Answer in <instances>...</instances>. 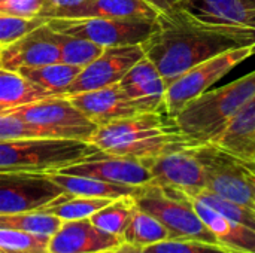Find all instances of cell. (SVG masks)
<instances>
[{
  "label": "cell",
  "mask_w": 255,
  "mask_h": 253,
  "mask_svg": "<svg viewBox=\"0 0 255 253\" xmlns=\"http://www.w3.org/2000/svg\"><path fill=\"white\" fill-rule=\"evenodd\" d=\"M254 42L253 36L197 25L173 12L158 15L157 27L142 48L169 86L199 63Z\"/></svg>",
  "instance_id": "obj_1"
},
{
  "label": "cell",
  "mask_w": 255,
  "mask_h": 253,
  "mask_svg": "<svg viewBox=\"0 0 255 253\" xmlns=\"http://www.w3.org/2000/svg\"><path fill=\"white\" fill-rule=\"evenodd\" d=\"M102 152L137 160L200 146L167 112H145L97 127L90 140Z\"/></svg>",
  "instance_id": "obj_2"
},
{
  "label": "cell",
  "mask_w": 255,
  "mask_h": 253,
  "mask_svg": "<svg viewBox=\"0 0 255 253\" xmlns=\"http://www.w3.org/2000/svg\"><path fill=\"white\" fill-rule=\"evenodd\" d=\"M255 95V70L188 101L175 119L185 136L199 145L212 143L238 112Z\"/></svg>",
  "instance_id": "obj_3"
},
{
  "label": "cell",
  "mask_w": 255,
  "mask_h": 253,
  "mask_svg": "<svg viewBox=\"0 0 255 253\" xmlns=\"http://www.w3.org/2000/svg\"><path fill=\"white\" fill-rule=\"evenodd\" d=\"M91 142L70 139H18L0 142V171L54 173L96 154Z\"/></svg>",
  "instance_id": "obj_4"
},
{
  "label": "cell",
  "mask_w": 255,
  "mask_h": 253,
  "mask_svg": "<svg viewBox=\"0 0 255 253\" xmlns=\"http://www.w3.org/2000/svg\"><path fill=\"white\" fill-rule=\"evenodd\" d=\"M206 170V189L255 213V161L212 143L196 148Z\"/></svg>",
  "instance_id": "obj_5"
},
{
  "label": "cell",
  "mask_w": 255,
  "mask_h": 253,
  "mask_svg": "<svg viewBox=\"0 0 255 253\" xmlns=\"http://www.w3.org/2000/svg\"><path fill=\"white\" fill-rule=\"evenodd\" d=\"M137 209L152 215L172 234V239L200 240L218 245L215 236L196 213L191 198L175 189L149 183L134 197Z\"/></svg>",
  "instance_id": "obj_6"
},
{
  "label": "cell",
  "mask_w": 255,
  "mask_h": 253,
  "mask_svg": "<svg viewBox=\"0 0 255 253\" xmlns=\"http://www.w3.org/2000/svg\"><path fill=\"white\" fill-rule=\"evenodd\" d=\"M6 113H13L25 122L36 125L48 139L90 142L97 130V125L76 109L66 95L45 97Z\"/></svg>",
  "instance_id": "obj_7"
},
{
  "label": "cell",
  "mask_w": 255,
  "mask_h": 253,
  "mask_svg": "<svg viewBox=\"0 0 255 253\" xmlns=\"http://www.w3.org/2000/svg\"><path fill=\"white\" fill-rule=\"evenodd\" d=\"M58 33L91 40L102 48L142 45L155 30L157 19L136 18H45Z\"/></svg>",
  "instance_id": "obj_8"
},
{
  "label": "cell",
  "mask_w": 255,
  "mask_h": 253,
  "mask_svg": "<svg viewBox=\"0 0 255 253\" xmlns=\"http://www.w3.org/2000/svg\"><path fill=\"white\" fill-rule=\"evenodd\" d=\"M253 55H255V42L247 46L226 51L191 67L167 86L164 95L166 112L175 116L188 101L211 89L214 84Z\"/></svg>",
  "instance_id": "obj_9"
},
{
  "label": "cell",
  "mask_w": 255,
  "mask_h": 253,
  "mask_svg": "<svg viewBox=\"0 0 255 253\" xmlns=\"http://www.w3.org/2000/svg\"><path fill=\"white\" fill-rule=\"evenodd\" d=\"M63 194L48 173L0 171V215L43 210Z\"/></svg>",
  "instance_id": "obj_10"
},
{
  "label": "cell",
  "mask_w": 255,
  "mask_h": 253,
  "mask_svg": "<svg viewBox=\"0 0 255 253\" xmlns=\"http://www.w3.org/2000/svg\"><path fill=\"white\" fill-rule=\"evenodd\" d=\"M196 148L143 160L152 174V183L187 195L206 189V170L196 155Z\"/></svg>",
  "instance_id": "obj_11"
},
{
  "label": "cell",
  "mask_w": 255,
  "mask_h": 253,
  "mask_svg": "<svg viewBox=\"0 0 255 253\" xmlns=\"http://www.w3.org/2000/svg\"><path fill=\"white\" fill-rule=\"evenodd\" d=\"M143 57L145 51L142 45L105 48L93 63L82 67L81 73L70 84L64 95L69 97L118 84L124 75Z\"/></svg>",
  "instance_id": "obj_12"
},
{
  "label": "cell",
  "mask_w": 255,
  "mask_h": 253,
  "mask_svg": "<svg viewBox=\"0 0 255 253\" xmlns=\"http://www.w3.org/2000/svg\"><path fill=\"white\" fill-rule=\"evenodd\" d=\"M178 13L197 25L255 37V9L242 0H187Z\"/></svg>",
  "instance_id": "obj_13"
},
{
  "label": "cell",
  "mask_w": 255,
  "mask_h": 253,
  "mask_svg": "<svg viewBox=\"0 0 255 253\" xmlns=\"http://www.w3.org/2000/svg\"><path fill=\"white\" fill-rule=\"evenodd\" d=\"M66 174L88 176L105 182L142 188L152 183V174L143 160L102 152L100 149L82 161L58 170Z\"/></svg>",
  "instance_id": "obj_14"
},
{
  "label": "cell",
  "mask_w": 255,
  "mask_h": 253,
  "mask_svg": "<svg viewBox=\"0 0 255 253\" xmlns=\"http://www.w3.org/2000/svg\"><path fill=\"white\" fill-rule=\"evenodd\" d=\"M124 243L123 237L102 231L90 222L67 221L49 237V253H112Z\"/></svg>",
  "instance_id": "obj_15"
},
{
  "label": "cell",
  "mask_w": 255,
  "mask_h": 253,
  "mask_svg": "<svg viewBox=\"0 0 255 253\" xmlns=\"http://www.w3.org/2000/svg\"><path fill=\"white\" fill-rule=\"evenodd\" d=\"M58 61L60 51L46 22L0 49V66L6 70L18 72L22 67H37Z\"/></svg>",
  "instance_id": "obj_16"
},
{
  "label": "cell",
  "mask_w": 255,
  "mask_h": 253,
  "mask_svg": "<svg viewBox=\"0 0 255 253\" xmlns=\"http://www.w3.org/2000/svg\"><path fill=\"white\" fill-rule=\"evenodd\" d=\"M97 127L142 113L126 95L120 84L67 97Z\"/></svg>",
  "instance_id": "obj_17"
},
{
  "label": "cell",
  "mask_w": 255,
  "mask_h": 253,
  "mask_svg": "<svg viewBox=\"0 0 255 253\" xmlns=\"http://www.w3.org/2000/svg\"><path fill=\"white\" fill-rule=\"evenodd\" d=\"M126 95L145 112H166L164 95L167 85L157 67L143 57L118 82Z\"/></svg>",
  "instance_id": "obj_18"
},
{
  "label": "cell",
  "mask_w": 255,
  "mask_h": 253,
  "mask_svg": "<svg viewBox=\"0 0 255 253\" xmlns=\"http://www.w3.org/2000/svg\"><path fill=\"white\" fill-rule=\"evenodd\" d=\"M160 12L145 0H88L76 6L54 9L42 18H136L157 19Z\"/></svg>",
  "instance_id": "obj_19"
},
{
  "label": "cell",
  "mask_w": 255,
  "mask_h": 253,
  "mask_svg": "<svg viewBox=\"0 0 255 253\" xmlns=\"http://www.w3.org/2000/svg\"><path fill=\"white\" fill-rule=\"evenodd\" d=\"M190 197V195H188ZM196 213L215 236L220 246L235 253H255V230L235 222L200 200L190 197Z\"/></svg>",
  "instance_id": "obj_20"
},
{
  "label": "cell",
  "mask_w": 255,
  "mask_h": 253,
  "mask_svg": "<svg viewBox=\"0 0 255 253\" xmlns=\"http://www.w3.org/2000/svg\"><path fill=\"white\" fill-rule=\"evenodd\" d=\"M212 145L241 158L255 161V95L238 112Z\"/></svg>",
  "instance_id": "obj_21"
},
{
  "label": "cell",
  "mask_w": 255,
  "mask_h": 253,
  "mask_svg": "<svg viewBox=\"0 0 255 253\" xmlns=\"http://www.w3.org/2000/svg\"><path fill=\"white\" fill-rule=\"evenodd\" d=\"M48 176L66 194L75 195V197L115 200V198H121V197H136L139 194V191H140V188L117 185V183L105 182V180L88 177V176L66 174V173H60V171L48 173Z\"/></svg>",
  "instance_id": "obj_22"
},
{
  "label": "cell",
  "mask_w": 255,
  "mask_h": 253,
  "mask_svg": "<svg viewBox=\"0 0 255 253\" xmlns=\"http://www.w3.org/2000/svg\"><path fill=\"white\" fill-rule=\"evenodd\" d=\"M51 95L52 94L30 82L19 72L0 67V113L12 112L24 104Z\"/></svg>",
  "instance_id": "obj_23"
},
{
  "label": "cell",
  "mask_w": 255,
  "mask_h": 253,
  "mask_svg": "<svg viewBox=\"0 0 255 253\" xmlns=\"http://www.w3.org/2000/svg\"><path fill=\"white\" fill-rule=\"evenodd\" d=\"M82 67L70 66L66 63H52L37 67H22L18 72L30 82L36 84L42 89L52 95H64L70 84L81 73Z\"/></svg>",
  "instance_id": "obj_24"
},
{
  "label": "cell",
  "mask_w": 255,
  "mask_h": 253,
  "mask_svg": "<svg viewBox=\"0 0 255 253\" xmlns=\"http://www.w3.org/2000/svg\"><path fill=\"white\" fill-rule=\"evenodd\" d=\"M172 239V234L169 230L152 215L136 209L124 234L123 240L124 243L134 246V248H148L155 243L164 242Z\"/></svg>",
  "instance_id": "obj_25"
},
{
  "label": "cell",
  "mask_w": 255,
  "mask_h": 253,
  "mask_svg": "<svg viewBox=\"0 0 255 253\" xmlns=\"http://www.w3.org/2000/svg\"><path fill=\"white\" fill-rule=\"evenodd\" d=\"M61 219L46 210L0 215V228L22 231L42 237H51L61 227Z\"/></svg>",
  "instance_id": "obj_26"
},
{
  "label": "cell",
  "mask_w": 255,
  "mask_h": 253,
  "mask_svg": "<svg viewBox=\"0 0 255 253\" xmlns=\"http://www.w3.org/2000/svg\"><path fill=\"white\" fill-rule=\"evenodd\" d=\"M136 209L137 206L134 197L115 198L111 203H108L105 207H102L99 212H96L90 218V222L97 228H100L102 231L123 237Z\"/></svg>",
  "instance_id": "obj_27"
},
{
  "label": "cell",
  "mask_w": 255,
  "mask_h": 253,
  "mask_svg": "<svg viewBox=\"0 0 255 253\" xmlns=\"http://www.w3.org/2000/svg\"><path fill=\"white\" fill-rule=\"evenodd\" d=\"M52 39L58 46L60 61L70 64V66L85 67L90 63H93L105 49L91 40L76 37V36H70V34H64V33H58L54 30H52Z\"/></svg>",
  "instance_id": "obj_28"
},
{
  "label": "cell",
  "mask_w": 255,
  "mask_h": 253,
  "mask_svg": "<svg viewBox=\"0 0 255 253\" xmlns=\"http://www.w3.org/2000/svg\"><path fill=\"white\" fill-rule=\"evenodd\" d=\"M111 201L112 200L109 198H88V197H75V195L63 194L43 210L57 216L63 222L82 221V219H90L96 212H99Z\"/></svg>",
  "instance_id": "obj_29"
},
{
  "label": "cell",
  "mask_w": 255,
  "mask_h": 253,
  "mask_svg": "<svg viewBox=\"0 0 255 253\" xmlns=\"http://www.w3.org/2000/svg\"><path fill=\"white\" fill-rule=\"evenodd\" d=\"M49 237L0 228V253H49Z\"/></svg>",
  "instance_id": "obj_30"
},
{
  "label": "cell",
  "mask_w": 255,
  "mask_h": 253,
  "mask_svg": "<svg viewBox=\"0 0 255 253\" xmlns=\"http://www.w3.org/2000/svg\"><path fill=\"white\" fill-rule=\"evenodd\" d=\"M45 18H19L0 12V48H4L19 37L25 36L31 30L45 24Z\"/></svg>",
  "instance_id": "obj_31"
},
{
  "label": "cell",
  "mask_w": 255,
  "mask_h": 253,
  "mask_svg": "<svg viewBox=\"0 0 255 253\" xmlns=\"http://www.w3.org/2000/svg\"><path fill=\"white\" fill-rule=\"evenodd\" d=\"M145 249L151 253H235L220 245L187 239H169Z\"/></svg>",
  "instance_id": "obj_32"
},
{
  "label": "cell",
  "mask_w": 255,
  "mask_h": 253,
  "mask_svg": "<svg viewBox=\"0 0 255 253\" xmlns=\"http://www.w3.org/2000/svg\"><path fill=\"white\" fill-rule=\"evenodd\" d=\"M18 139H48L33 124L15 116L13 113H0V142Z\"/></svg>",
  "instance_id": "obj_33"
},
{
  "label": "cell",
  "mask_w": 255,
  "mask_h": 253,
  "mask_svg": "<svg viewBox=\"0 0 255 253\" xmlns=\"http://www.w3.org/2000/svg\"><path fill=\"white\" fill-rule=\"evenodd\" d=\"M43 9V0H0V12L19 16L37 18Z\"/></svg>",
  "instance_id": "obj_34"
},
{
  "label": "cell",
  "mask_w": 255,
  "mask_h": 253,
  "mask_svg": "<svg viewBox=\"0 0 255 253\" xmlns=\"http://www.w3.org/2000/svg\"><path fill=\"white\" fill-rule=\"evenodd\" d=\"M160 13H173L182 9L187 0H145Z\"/></svg>",
  "instance_id": "obj_35"
},
{
  "label": "cell",
  "mask_w": 255,
  "mask_h": 253,
  "mask_svg": "<svg viewBox=\"0 0 255 253\" xmlns=\"http://www.w3.org/2000/svg\"><path fill=\"white\" fill-rule=\"evenodd\" d=\"M84 1H88V0H43V9L40 12V18L54 10V9H61V7H70V6H76V4H81Z\"/></svg>",
  "instance_id": "obj_36"
},
{
  "label": "cell",
  "mask_w": 255,
  "mask_h": 253,
  "mask_svg": "<svg viewBox=\"0 0 255 253\" xmlns=\"http://www.w3.org/2000/svg\"><path fill=\"white\" fill-rule=\"evenodd\" d=\"M112 253H151L148 252L146 249H142V248H134V246H130L127 243H123L115 252Z\"/></svg>",
  "instance_id": "obj_37"
},
{
  "label": "cell",
  "mask_w": 255,
  "mask_h": 253,
  "mask_svg": "<svg viewBox=\"0 0 255 253\" xmlns=\"http://www.w3.org/2000/svg\"><path fill=\"white\" fill-rule=\"evenodd\" d=\"M242 1H245L250 7H254L255 9V0H242Z\"/></svg>",
  "instance_id": "obj_38"
},
{
  "label": "cell",
  "mask_w": 255,
  "mask_h": 253,
  "mask_svg": "<svg viewBox=\"0 0 255 253\" xmlns=\"http://www.w3.org/2000/svg\"><path fill=\"white\" fill-rule=\"evenodd\" d=\"M0 49H1V48H0Z\"/></svg>",
  "instance_id": "obj_39"
},
{
  "label": "cell",
  "mask_w": 255,
  "mask_h": 253,
  "mask_svg": "<svg viewBox=\"0 0 255 253\" xmlns=\"http://www.w3.org/2000/svg\"><path fill=\"white\" fill-rule=\"evenodd\" d=\"M0 67H1V66H0Z\"/></svg>",
  "instance_id": "obj_40"
}]
</instances>
